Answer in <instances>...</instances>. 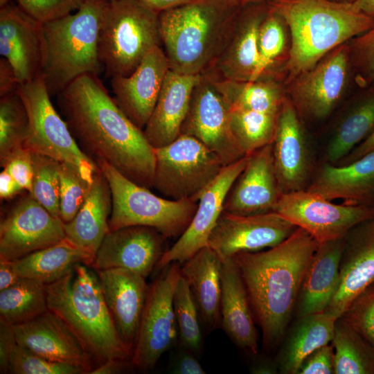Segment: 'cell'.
Masks as SVG:
<instances>
[{
	"label": "cell",
	"mask_w": 374,
	"mask_h": 374,
	"mask_svg": "<svg viewBox=\"0 0 374 374\" xmlns=\"http://www.w3.org/2000/svg\"><path fill=\"white\" fill-rule=\"evenodd\" d=\"M148 8L160 13L171 8L183 4L190 0H137Z\"/></svg>",
	"instance_id": "91938a15"
},
{
	"label": "cell",
	"mask_w": 374,
	"mask_h": 374,
	"mask_svg": "<svg viewBox=\"0 0 374 374\" xmlns=\"http://www.w3.org/2000/svg\"><path fill=\"white\" fill-rule=\"evenodd\" d=\"M240 7L227 0H190L160 12L161 46L170 69L184 75L208 70Z\"/></svg>",
	"instance_id": "277c9868"
},
{
	"label": "cell",
	"mask_w": 374,
	"mask_h": 374,
	"mask_svg": "<svg viewBox=\"0 0 374 374\" xmlns=\"http://www.w3.org/2000/svg\"><path fill=\"white\" fill-rule=\"evenodd\" d=\"M21 278L15 269L14 260H0V291L11 287Z\"/></svg>",
	"instance_id": "6f0895ef"
},
{
	"label": "cell",
	"mask_w": 374,
	"mask_h": 374,
	"mask_svg": "<svg viewBox=\"0 0 374 374\" xmlns=\"http://www.w3.org/2000/svg\"><path fill=\"white\" fill-rule=\"evenodd\" d=\"M229 115L230 107L213 78L200 74L180 134L199 140L228 166L246 156L231 131Z\"/></svg>",
	"instance_id": "4fadbf2b"
},
{
	"label": "cell",
	"mask_w": 374,
	"mask_h": 374,
	"mask_svg": "<svg viewBox=\"0 0 374 374\" xmlns=\"http://www.w3.org/2000/svg\"><path fill=\"white\" fill-rule=\"evenodd\" d=\"M283 24V19L269 9L259 30L258 62L249 81L256 80L267 73L281 55L285 44Z\"/></svg>",
	"instance_id": "7bdbcfd3"
},
{
	"label": "cell",
	"mask_w": 374,
	"mask_h": 374,
	"mask_svg": "<svg viewBox=\"0 0 374 374\" xmlns=\"http://www.w3.org/2000/svg\"><path fill=\"white\" fill-rule=\"evenodd\" d=\"M166 238L157 229L141 225L109 231L91 265L96 271L122 268L146 278L165 252Z\"/></svg>",
	"instance_id": "d6986e66"
},
{
	"label": "cell",
	"mask_w": 374,
	"mask_h": 374,
	"mask_svg": "<svg viewBox=\"0 0 374 374\" xmlns=\"http://www.w3.org/2000/svg\"><path fill=\"white\" fill-rule=\"evenodd\" d=\"M19 82L16 73L5 57L0 58V97L17 91Z\"/></svg>",
	"instance_id": "f5cc1de1"
},
{
	"label": "cell",
	"mask_w": 374,
	"mask_h": 374,
	"mask_svg": "<svg viewBox=\"0 0 374 374\" xmlns=\"http://www.w3.org/2000/svg\"><path fill=\"white\" fill-rule=\"evenodd\" d=\"M349 48L350 66L361 87L374 82V26L353 39Z\"/></svg>",
	"instance_id": "7dc6e473"
},
{
	"label": "cell",
	"mask_w": 374,
	"mask_h": 374,
	"mask_svg": "<svg viewBox=\"0 0 374 374\" xmlns=\"http://www.w3.org/2000/svg\"><path fill=\"white\" fill-rule=\"evenodd\" d=\"M34 177L29 193L55 217L60 215V166L58 161L33 153Z\"/></svg>",
	"instance_id": "b9f144b4"
},
{
	"label": "cell",
	"mask_w": 374,
	"mask_h": 374,
	"mask_svg": "<svg viewBox=\"0 0 374 374\" xmlns=\"http://www.w3.org/2000/svg\"><path fill=\"white\" fill-rule=\"evenodd\" d=\"M11 0H0V8L9 3Z\"/></svg>",
	"instance_id": "e7e4bbea"
},
{
	"label": "cell",
	"mask_w": 374,
	"mask_h": 374,
	"mask_svg": "<svg viewBox=\"0 0 374 374\" xmlns=\"http://www.w3.org/2000/svg\"><path fill=\"white\" fill-rule=\"evenodd\" d=\"M271 144L282 193L305 189L311 168L310 154L299 113L289 98L283 103Z\"/></svg>",
	"instance_id": "d4e9b609"
},
{
	"label": "cell",
	"mask_w": 374,
	"mask_h": 374,
	"mask_svg": "<svg viewBox=\"0 0 374 374\" xmlns=\"http://www.w3.org/2000/svg\"><path fill=\"white\" fill-rule=\"evenodd\" d=\"M211 78L231 110L247 109L278 114L286 98L280 85L267 75L253 81Z\"/></svg>",
	"instance_id": "e575fe53"
},
{
	"label": "cell",
	"mask_w": 374,
	"mask_h": 374,
	"mask_svg": "<svg viewBox=\"0 0 374 374\" xmlns=\"http://www.w3.org/2000/svg\"><path fill=\"white\" fill-rule=\"evenodd\" d=\"M353 4L359 11L374 18V0H355Z\"/></svg>",
	"instance_id": "6125c7cd"
},
{
	"label": "cell",
	"mask_w": 374,
	"mask_h": 374,
	"mask_svg": "<svg viewBox=\"0 0 374 374\" xmlns=\"http://www.w3.org/2000/svg\"><path fill=\"white\" fill-rule=\"evenodd\" d=\"M14 337L12 326L0 321V373H8V353L11 340Z\"/></svg>",
	"instance_id": "db71d44e"
},
{
	"label": "cell",
	"mask_w": 374,
	"mask_h": 374,
	"mask_svg": "<svg viewBox=\"0 0 374 374\" xmlns=\"http://www.w3.org/2000/svg\"><path fill=\"white\" fill-rule=\"evenodd\" d=\"M17 92L28 118L24 147L33 153L75 165L82 177L92 182L99 168L81 150L66 121L55 109L42 77L19 84Z\"/></svg>",
	"instance_id": "9c48e42d"
},
{
	"label": "cell",
	"mask_w": 374,
	"mask_h": 374,
	"mask_svg": "<svg viewBox=\"0 0 374 374\" xmlns=\"http://www.w3.org/2000/svg\"><path fill=\"white\" fill-rule=\"evenodd\" d=\"M298 374H335L334 348L331 342L310 354L301 365Z\"/></svg>",
	"instance_id": "f907efd6"
},
{
	"label": "cell",
	"mask_w": 374,
	"mask_h": 374,
	"mask_svg": "<svg viewBox=\"0 0 374 374\" xmlns=\"http://www.w3.org/2000/svg\"><path fill=\"white\" fill-rule=\"evenodd\" d=\"M279 113L230 109L231 131L246 156L272 143Z\"/></svg>",
	"instance_id": "f35d334b"
},
{
	"label": "cell",
	"mask_w": 374,
	"mask_h": 374,
	"mask_svg": "<svg viewBox=\"0 0 374 374\" xmlns=\"http://www.w3.org/2000/svg\"><path fill=\"white\" fill-rule=\"evenodd\" d=\"M19 184L23 190L30 193L34 177L33 153L24 147L14 152L1 166Z\"/></svg>",
	"instance_id": "681fc988"
},
{
	"label": "cell",
	"mask_w": 374,
	"mask_h": 374,
	"mask_svg": "<svg viewBox=\"0 0 374 374\" xmlns=\"http://www.w3.org/2000/svg\"><path fill=\"white\" fill-rule=\"evenodd\" d=\"M109 0H82L74 14L42 24L41 76L51 96L79 76L104 71L99 30Z\"/></svg>",
	"instance_id": "8992f818"
},
{
	"label": "cell",
	"mask_w": 374,
	"mask_h": 374,
	"mask_svg": "<svg viewBox=\"0 0 374 374\" xmlns=\"http://www.w3.org/2000/svg\"><path fill=\"white\" fill-rule=\"evenodd\" d=\"M296 228L274 211L255 215L223 211L210 235L208 246L224 260L240 253L274 247Z\"/></svg>",
	"instance_id": "2e32d148"
},
{
	"label": "cell",
	"mask_w": 374,
	"mask_h": 374,
	"mask_svg": "<svg viewBox=\"0 0 374 374\" xmlns=\"http://www.w3.org/2000/svg\"><path fill=\"white\" fill-rule=\"evenodd\" d=\"M112 208V191L99 168L95 173L89 194L75 216L64 223L66 237L94 257L109 231Z\"/></svg>",
	"instance_id": "1f68e13d"
},
{
	"label": "cell",
	"mask_w": 374,
	"mask_h": 374,
	"mask_svg": "<svg viewBox=\"0 0 374 374\" xmlns=\"http://www.w3.org/2000/svg\"><path fill=\"white\" fill-rule=\"evenodd\" d=\"M282 194L271 143L248 155L246 166L225 198L224 211L236 215L274 212Z\"/></svg>",
	"instance_id": "44dd1931"
},
{
	"label": "cell",
	"mask_w": 374,
	"mask_h": 374,
	"mask_svg": "<svg viewBox=\"0 0 374 374\" xmlns=\"http://www.w3.org/2000/svg\"><path fill=\"white\" fill-rule=\"evenodd\" d=\"M340 317L374 349V283L357 296Z\"/></svg>",
	"instance_id": "bcb514c9"
},
{
	"label": "cell",
	"mask_w": 374,
	"mask_h": 374,
	"mask_svg": "<svg viewBox=\"0 0 374 374\" xmlns=\"http://www.w3.org/2000/svg\"><path fill=\"white\" fill-rule=\"evenodd\" d=\"M94 258L66 237L51 246L15 260L14 263L21 278L48 285L62 278L76 264L91 266Z\"/></svg>",
	"instance_id": "836d02e7"
},
{
	"label": "cell",
	"mask_w": 374,
	"mask_h": 374,
	"mask_svg": "<svg viewBox=\"0 0 374 374\" xmlns=\"http://www.w3.org/2000/svg\"><path fill=\"white\" fill-rule=\"evenodd\" d=\"M48 310L46 285L21 278L0 291V321L10 326L30 321Z\"/></svg>",
	"instance_id": "8d00e7d4"
},
{
	"label": "cell",
	"mask_w": 374,
	"mask_h": 374,
	"mask_svg": "<svg viewBox=\"0 0 374 374\" xmlns=\"http://www.w3.org/2000/svg\"><path fill=\"white\" fill-rule=\"evenodd\" d=\"M274 212L322 243L343 239L353 227L374 217V206L336 204L304 189L283 193Z\"/></svg>",
	"instance_id": "7c38bea8"
},
{
	"label": "cell",
	"mask_w": 374,
	"mask_h": 374,
	"mask_svg": "<svg viewBox=\"0 0 374 374\" xmlns=\"http://www.w3.org/2000/svg\"><path fill=\"white\" fill-rule=\"evenodd\" d=\"M149 286L131 363L140 371L152 370L162 355L179 341L173 296L180 267L172 262Z\"/></svg>",
	"instance_id": "8fae6325"
},
{
	"label": "cell",
	"mask_w": 374,
	"mask_h": 374,
	"mask_svg": "<svg viewBox=\"0 0 374 374\" xmlns=\"http://www.w3.org/2000/svg\"><path fill=\"white\" fill-rule=\"evenodd\" d=\"M222 262L217 253L206 246L180 267L197 307L202 323L208 332L220 326Z\"/></svg>",
	"instance_id": "4dcf8cb0"
},
{
	"label": "cell",
	"mask_w": 374,
	"mask_h": 374,
	"mask_svg": "<svg viewBox=\"0 0 374 374\" xmlns=\"http://www.w3.org/2000/svg\"><path fill=\"white\" fill-rule=\"evenodd\" d=\"M60 215L64 223L70 222L87 199L92 182L85 179L75 165L60 162Z\"/></svg>",
	"instance_id": "ee69618b"
},
{
	"label": "cell",
	"mask_w": 374,
	"mask_h": 374,
	"mask_svg": "<svg viewBox=\"0 0 374 374\" xmlns=\"http://www.w3.org/2000/svg\"><path fill=\"white\" fill-rule=\"evenodd\" d=\"M374 283V217L353 227L344 238L337 290L325 312L339 318L353 300Z\"/></svg>",
	"instance_id": "603a6c76"
},
{
	"label": "cell",
	"mask_w": 374,
	"mask_h": 374,
	"mask_svg": "<svg viewBox=\"0 0 374 374\" xmlns=\"http://www.w3.org/2000/svg\"><path fill=\"white\" fill-rule=\"evenodd\" d=\"M344 238L318 244L303 278L294 310L296 318L325 312L335 296Z\"/></svg>",
	"instance_id": "f1b7e54d"
},
{
	"label": "cell",
	"mask_w": 374,
	"mask_h": 374,
	"mask_svg": "<svg viewBox=\"0 0 374 374\" xmlns=\"http://www.w3.org/2000/svg\"><path fill=\"white\" fill-rule=\"evenodd\" d=\"M96 163L107 178L112 191L109 231L146 226L157 229L166 238H179L186 231L198 202L159 197L149 188L130 181L107 163L98 161Z\"/></svg>",
	"instance_id": "ba28073f"
},
{
	"label": "cell",
	"mask_w": 374,
	"mask_h": 374,
	"mask_svg": "<svg viewBox=\"0 0 374 374\" xmlns=\"http://www.w3.org/2000/svg\"><path fill=\"white\" fill-rule=\"evenodd\" d=\"M305 190L330 201L374 206V152L345 165L326 161Z\"/></svg>",
	"instance_id": "4316f807"
},
{
	"label": "cell",
	"mask_w": 374,
	"mask_h": 374,
	"mask_svg": "<svg viewBox=\"0 0 374 374\" xmlns=\"http://www.w3.org/2000/svg\"><path fill=\"white\" fill-rule=\"evenodd\" d=\"M170 69L161 46L151 49L129 75L111 78L114 100L125 114L144 130Z\"/></svg>",
	"instance_id": "7402d4cb"
},
{
	"label": "cell",
	"mask_w": 374,
	"mask_h": 374,
	"mask_svg": "<svg viewBox=\"0 0 374 374\" xmlns=\"http://www.w3.org/2000/svg\"><path fill=\"white\" fill-rule=\"evenodd\" d=\"M97 273L117 329L133 350L149 290L145 278L122 268L103 269Z\"/></svg>",
	"instance_id": "484cf974"
},
{
	"label": "cell",
	"mask_w": 374,
	"mask_h": 374,
	"mask_svg": "<svg viewBox=\"0 0 374 374\" xmlns=\"http://www.w3.org/2000/svg\"><path fill=\"white\" fill-rule=\"evenodd\" d=\"M12 328L19 344L48 360L81 367L87 374L96 366L94 359L72 330L49 310Z\"/></svg>",
	"instance_id": "ffe728a7"
},
{
	"label": "cell",
	"mask_w": 374,
	"mask_h": 374,
	"mask_svg": "<svg viewBox=\"0 0 374 374\" xmlns=\"http://www.w3.org/2000/svg\"><path fill=\"white\" fill-rule=\"evenodd\" d=\"M196 355L190 350L180 346L171 359L170 372L175 374H204L205 371Z\"/></svg>",
	"instance_id": "816d5d0a"
},
{
	"label": "cell",
	"mask_w": 374,
	"mask_h": 374,
	"mask_svg": "<svg viewBox=\"0 0 374 374\" xmlns=\"http://www.w3.org/2000/svg\"><path fill=\"white\" fill-rule=\"evenodd\" d=\"M374 129V87L353 106L338 125L326 148L327 162L337 163Z\"/></svg>",
	"instance_id": "d590c367"
},
{
	"label": "cell",
	"mask_w": 374,
	"mask_h": 374,
	"mask_svg": "<svg viewBox=\"0 0 374 374\" xmlns=\"http://www.w3.org/2000/svg\"><path fill=\"white\" fill-rule=\"evenodd\" d=\"M338 318L319 312L296 318L286 332L276 362L283 374H298L305 359L318 348L331 342ZM281 342V343H282Z\"/></svg>",
	"instance_id": "d6a6232c"
},
{
	"label": "cell",
	"mask_w": 374,
	"mask_h": 374,
	"mask_svg": "<svg viewBox=\"0 0 374 374\" xmlns=\"http://www.w3.org/2000/svg\"><path fill=\"white\" fill-rule=\"evenodd\" d=\"M173 307L180 346L199 354L204 344L203 326L188 283L181 274L175 290Z\"/></svg>",
	"instance_id": "ab89813d"
},
{
	"label": "cell",
	"mask_w": 374,
	"mask_h": 374,
	"mask_svg": "<svg viewBox=\"0 0 374 374\" xmlns=\"http://www.w3.org/2000/svg\"><path fill=\"white\" fill-rule=\"evenodd\" d=\"M154 152L153 188L171 199L198 202L225 166L202 142L184 134Z\"/></svg>",
	"instance_id": "30bf717a"
},
{
	"label": "cell",
	"mask_w": 374,
	"mask_h": 374,
	"mask_svg": "<svg viewBox=\"0 0 374 374\" xmlns=\"http://www.w3.org/2000/svg\"><path fill=\"white\" fill-rule=\"evenodd\" d=\"M230 3L238 6H242L248 3H253V2H258V1H263L265 0H227Z\"/></svg>",
	"instance_id": "be15d7a7"
},
{
	"label": "cell",
	"mask_w": 374,
	"mask_h": 374,
	"mask_svg": "<svg viewBox=\"0 0 374 374\" xmlns=\"http://www.w3.org/2000/svg\"><path fill=\"white\" fill-rule=\"evenodd\" d=\"M109 1H111V0H109Z\"/></svg>",
	"instance_id": "003e7915"
},
{
	"label": "cell",
	"mask_w": 374,
	"mask_h": 374,
	"mask_svg": "<svg viewBox=\"0 0 374 374\" xmlns=\"http://www.w3.org/2000/svg\"><path fill=\"white\" fill-rule=\"evenodd\" d=\"M248 156L224 167L220 175L198 200L197 211L186 231L166 250L157 268L172 262L184 263L208 246L211 232L224 211L225 198L236 178L247 165Z\"/></svg>",
	"instance_id": "e0dca14e"
},
{
	"label": "cell",
	"mask_w": 374,
	"mask_h": 374,
	"mask_svg": "<svg viewBox=\"0 0 374 374\" xmlns=\"http://www.w3.org/2000/svg\"><path fill=\"white\" fill-rule=\"evenodd\" d=\"M251 373L254 374H274L278 371L276 361L268 359L258 360L253 364L250 368Z\"/></svg>",
	"instance_id": "94428289"
},
{
	"label": "cell",
	"mask_w": 374,
	"mask_h": 374,
	"mask_svg": "<svg viewBox=\"0 0 374 374\" xmlns=\"http://www.w3.org/2000/svg\"><path fill=\"white\" fill-rule=\"evenodd\" d=\"M23 189L4 169L0 173V197L10 199L20 193Z\"/></svg>",
	"instance_id": "680465c9"
},
{
	"label": "cell",
	"mask_w": 374,
	"mask_h": 374,
	"mask_svg": "<svg viewBox=\"0 0 374 374\" xmlns=\"http://www.w3.org/2000/svg\"><path fill=\"white\" fill-rule=\"evenodd\" d=\"M49 310L72 330L96 366L111 359L131 360L132 349L122 339L105 302L98 278L78 263L60 279L46 285Z\"/></svg>",
	"instance_id": "5b68a950"
},
{
	"label": "cell",
	"mask_w": 374,
	"mask_h": 374,
	"mask_svg": "<svg viewBox=\"0 0 374 374\" xmlns=\"http://www.w3.org/2000/svg\"><path fill=\"white\" fill-rule=\"evenodd\" d=\"M55 96L62 116L88 157L107 163L139 186L153 188L154 148L121 109L99 75L83 74Z\"/></svg>",
	"instance_id": "6da1fadb"
},
{
	"label": "cell",
	"mask_w": 374,
	"mask_h": 374,
	"mask_svg": "<svg viewBox=\"0 0 374 374\" xmlns=\"http://www.w3.org/2000/svg\"><path fill=\"white\" fill-rule=\"evenodd\" d=\"M350 66L348 45L344 44L288 83L297 112L312 119L326 118L344 91Z\"/></svg>",
	"instance_id": "5bb4252c"
},
{
	"label": "cell",
	"mask_w": 374,
	"mask_h": 374,
	"mask_svg": "<svg viewBox=\"0 0 374 374\" xmlns=\"http://www.w3.org/2000/svg\"><path fill=\"white\" fill-rule=\"evenodd\" d=\"M134 368L129 359H111L97 365L89 374H116Z\"/></svg>",
	"instance_id": "11a10c76"
},
{
	"label": "cell",
	"mask_w": 374,
	"mask_h": 374,
	"mask_svg": "<svg viewBox=\"0 0 374 374\" xmlns=\"http://www.w3.org/2000/svg\"><path fill=\"white\" fill-rule=\"evenodd\" d=\"M331 344L335 374H374V349L341 317L335 322Z\"/></svg>",
	"instance_id": "74e56055"
},
{
	"label": "cell",
	"mask_w": 374,
	"mask_h": 374,
	"mask_svg": "<svg viewBox=\"0 0 374 374\" xmlns=\"http://www.w3.org/2000/svg\"><path fill=\"white\" fill-rule=\"evenodd\" d=\"M9 373L14 374H82L84 369L71 364L54 362L19 344L15 337L8 353Z\"/></svg>",
	"instance_id": "f6af8a7d"
},
{
	"label": "cell",
	"mask_w": 374,
	"mask_h": 374,
	"mask_svg": "<svg viewBox=\"0 0 374 374\" xmlns=\"http://www.w3.org/2000/svg\"><path fill=\"white\" fill-rule=\"evenodd\" d=\"M28 15L42 24L62 18L77 10L82 0H16Z\"/></svg>",
	"instance_id": "c3c4849f"
},
{
	"label": "cell",
	"mask_w": 374,
	"mask_h": 374,
	"mask_svg": "<svg viewBox=\"0 0 374 374\" xmlns=\"http://www.w3.org/2000/svg\"><path fill=\"white\" fill-rule=\"evenodd\" d=\"M372 152H374V129L364 141L336 164L349 163Z\"/></svg>",
	"instance_id": "9f6ffc18"
},
{
	"label": "cell",
	"mask_w": 374,
	"mask_h": 374,
	"mask_svg": "<svg viewBox=\"0 0 374 374\" xmlns=\"http://www.w3.org/2000/svg\"><path fill=\"white\" fill-rule=\"evenodd\" d=\"M200 75L168 70L153 112L143 130L150 144L160 148L180 135L193 88Z\"/></svg>",
	"instance_id": "f546056e"
},
{
	"label": "cell",
	"mask_w": 374,
	"mask_h": 374,
	"mask_svg": "<svg viewBox=\"0 0 374 374\" xmlns=\"http://www.w3.org/2000/svg\"><path fill=\"white\" fill-rule=\"evenodd\" d=\"M42 24L17 4L0 8V54L12 66L19 84L41 75Z\"/></svg>",
	"instance_id": "cb8c5ba5"
},
{
	"label": "cell",
	"mask_w": 374,
	"mask_h": 374,
	"mask_svg": "<svg viewBox=\"0 0 374 374\" xmlns=\"http://www.w3.org/2000/svg\"><path fill=\"white\" fill-rule=\"evenodd\" d=\"M28 126L24 105L17 91L0 98V165L24 147Z\"/></svg>",
	"instance_id": "60d3db41"
},
{
	"label": "cell",
	"mask_w": 374,
	"mask_h": 374,
	"mask_svg": "<svg viewBox=\"0 0 374 374\" xmlns=\"http://www.w3.org/2000/svg\"><path fill=\"white\" fill-rule=\"evenodd\" d=\"M355 0H346V1L348 2H350V3H353L354 2Z\"/></svg>",
	"instance_id": "03108f58"
},
{
	"label": "cell",
	"mask_w": 374,
	"mask_h": 374,
	"mask_svg": "<svg viewBox=\"0 0 374 374\" xmlns=\"http://www.w3.org/2000/svg\"><path fill=\"white\" fill-rule=\"evenodd\" d=\"M158 46H161L159 13L137 0L109 1L98 42L107 77L130 75L146 54Z\"/></svg>",
	"instance_id": "52a82bcc"
},
{
	"label": "cell",
	"mask_w": 374,
	"mask_h": 374,
	"mask_svg": "<svg viewBox=\"0 0 374 374\" xmlns=\"http://www.w3.org/2000/svg\"><path fill=\"white\" fill-rule=\"evenodd\" d=\"M269 9L287 24L291 46L285 65L287 82L315 66L346 41L368 30L374 18L348 1L271 0Z\"/></svg>",
	"instance_id": "3957f363"
},
{
	"label": "cell",
	"mask_w": 374,
	"mask_h": 374,
	"mask_svg": "<svg viewBox=\"0 0 374 374\" xmlns=\"http://www.w3.org/2000/svg\"><path fill=\"white\" fill-rule=\"evenodd\" d=\"M220 326L240 349L257 355L258 332L249 296L232 258L222 262Z\"/></svg>",
	"instance_id": "83f0119b"
},
{
	"label": "cell",
	"mask_w": 374,
	"mask_h": 374,
	"mask_svg": "<svg viewBox=\"0 0 374 374\" xmlns=\"http://www.w3.org/2000/svg\"><path fill=\"white\" fill-rule=\"evenodd\" d=\"M318 242L303 229L279 244L233 256L267 350L282 342L296 307L303 278Z\"/></svg>",
	"instance_id": "7a4b0ae2"
},
{
	"label": "cell",
	"mask_w": 374,
	"mask_h": 374,
	"mask_svg": "<svg viewBox=\"0 0 374 374\" xmlns=\"http://www.w3.org/2000/svg\"><path fill=\"white\" fill-rule=\"evenodd\" d=\"M263 1L240 7L217 58L203 73L216 79L251 80L258 62L259 30L269 10L268 3L265 5Z\"/></svg>",
	"instance_id": "ac0fdd59"
},
{
	"label": "cell",
	"mask_w": 374,
	"mask_h": 374,
	"mask_svg": "<svg viewBox=\"0 0 374 374\" xmlns=\"http://www.w3.org/2000/svg\"><path fill=\"white\" fill-rule=\"evenodd\" d=\"M66 238L64 222L28 193L0 223V260H15Z\"/></svg>",
	"instance_id": "9a60e30c"
}]
</instances>
